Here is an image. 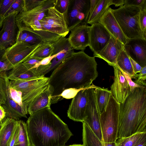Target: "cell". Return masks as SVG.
<instances>
[{"label":"cell","instance_id":"1","mask_svg":"<svg viewBox=\"0 0 146 146\" xmlns=\"http://www.w3.org/2000/svg\"><path fill=\"white\" fill-rule=\"evenodd\" d=\"M97 65L95 57L81 51L74 52L63 60L49 77L51 104L59 101V96L66 89L91 87L98 76Z\"/></svg>","mask_w":146,"mask_h":146},{"label":"cell","instance_id":"2","mask_svg":"<svg viewBox=\"0 0 146 146\" xmlns=\"http://www.w3.org/2000/svg\"><path fill=\"white\" fill-rule=\"evenodd\" d=\"M26 125L31 146H65L73 135L49 107L30 115Z\"/></svg>","mask_w":146,"mask_h":146},{"label":"cell","instance_id":"3","mask_svg":"<svg viewBox=\"0 0 146 146\" xmlns=\"http://www.w3.org/2000/svg\"><path fill=\"white\" fill-rule=\"evenodd\" d=\"M146 132V87H137L120 104L118 139Z\"/></svg>","mask_w":146,"mask_h":146},{"label":"cell","instance_id":"4","mask_svg":"<svg viewBox=\"0 0 146 146\" xmlns=\"http://www.w3.org/2000/svg\"><path fill=\"white\" fill-rule=\"evenodd\" d=\"M111 11L125 36L128 39H146L140 26L139 17L141 7L123 5Z\"/></svg>","mask_w":146,"mask_h":146},{"label":"cell","instance_id":"5","mask_svg":"<svg viewBox=\"0 0 146 146\" xmlns=\"http://www.w3.org/2000/svg\"><path fill=\"white\" fill-rule=\"evenodd\" d=\"M120 104L111 95L106 109L100 114L101 129L105 143H115L118 139Z\"/></svg>","mask_w":146,"mask_h":146},{"label":"cell","instance_id":"6","mask_svg":"<svg viewBox=\"0 0 146 146\" xmlns=\"http://www.w3.org/2000/svg\"><path fill=\"white\" fill-rule=\"evenodd\" d=\"M49 77L42 76L29 80H9L10 86L22 93L23 103L28 107L33 100L46 89Z\"/></svg>","mask_w":146,"mask_h":146},{"label":"cell","instance_id":"7","mask_svg":"<svg viewBox=\"0 0 146 146\" xmlns=\"http://www.w3.org/2000/svg\"><path fill=\"white\" fill-rule=\"evenodd\" d=\"M41 43L31 45L24 42H16L6 48L3 59L7 64L8 70L23 63Z\"/></svg>","mask_w":146,"mask_h":146},{"label":"cell","instance_id":"8","mask_svg":"<svg viewBox=\"0 0 146 146\" xmlns=\"http://www.w3.org/2000/svg\"><path fill=\"white\" fill-rule=\"evenodd\" d=\"M52 44L56 55L48 65L40 66L36 68H33L38 77L44 76L49 72L53 70L63 60L74 52V49L71 46L68 38L65 37H61Z\"/></svg>","mask_w":146,"mask_h":146},{"label":"cell","instance_id":"9","mask_svg":"<svg viewBox=\"0 0 146 146\" xmlns=\"http://www.w3.org/2000/svg\"><path fill=\"white\" fill-rule=\"evenodd\" d=\"M97 87L92 84V86L88 89V97L85 112L86 117L83 122L89 127L102 142H104L100 125V114L94 91Z\"/></svg>","mask_w":146,"mask_h":146},{"label":"cell","instance_id":"10","mask_svg":"<svg viewBox=\"0 0 146 146\" xmlns=\"http://www.w3.org/2000/svg\"><path fill=\"white\" fill-rule=\"evenodd\" d=\"M90 4V0H70L68 8L63 14L69 31L85 22Z\"/></svg>","mask_w":146,"mask_h":146},{"label":"cell","instance_id":"11","mask_svg":"<svg viewBox=\"0 0 146 146\" xmlns=\"http://www.w3.org/2000/svg\"><path fill=\"white\" fill-rule=\"evenodd\" d=\"M40 22L43 30L61 37H65L69 32L64 15L54 6L48 9L46 16Z\"/></svg>","mask_w":146,"mask_h":146},{"label":"cell","instance_id":"12","mask_svg":"<svg viewBox=\"0 0 146 146\" xmlns=\"http://www.w3.org/2000/svg\"><path fill=\"white\" fill-rule=\"evenodd\" d=\"M89 46L94 54L100 52L110 40L111 35L101 24L97 22L89 26Z\"/></svg>","mask_w":146,"mask_h":146},{"label":"cell","instance_id":"13","mask_svg":"<svg viewBox=\"0 0 146 146\" xmlns=\"http://www.w3.org/2000/svg\"><path fill=\"white\" fill-rule=\"evenodd\" d=\"M18 14L14 12L4 19L3 28L0 31V47L6 49L16 43L19 30L15 22Z\"/></svg>","mask_w":146,"mask_h":146},{"label":"cell","instance_id":"14","mask_svg":"<svg viewBox=\"0 0 146 146\" xmlns=\"http://www.w3.org/2000/svg\"><path fill=\"white\" fill-rule=\"evenodd\" d=\"M88 97V89L81 90L77 93L73 98L68 110V116L70 119L75 121L84 122Z\"/></svg>","mask_w":146,"mask_h":146},{"label":"cell","instance_id":"15","mask_svg":"<svg viewBox=\"0 0 146 146\" xmlns=\"http://www.w3.org/2000/svg\"><path fill=\"white\" fill-rule=\"evenodd\" d=\"M56 0H46L41 4L29 11H23L16 16L15 22L17 26L36 20L40 21L46 15L48 9L54 7Z\"/></svg>","mask_w":146,"mask_h":146},{"label":"cell","instance_id":"16","mask_svg":"<svg viewBox=\"0 0 146 146\" xmlns=\"http://www.w3.org/2000/svg\"><path fill=\"white\" fill-rule=\"evenodd\" d=\"M123 49L128 56L142 68L146 66V39H129Z\"/></svg>","mask_w":146,"mask_h":146},{"label":"cell","instance_id":"17","mask_svg":"<svg viewBox=\"0 0 146 146\" xmlns=\"http://www.w3.org/2000/svg\"><path fill=\"white\" fill-rule=\"evenodd\" d=\"M124 45L111 36L110 40L101 51L98 53L93 54L94 56L104 60L110 66L117 67V59L123 48Z\"/></svg>","mask_w":146,"mask_h":146},{"label":"cell","instance_id":"18","mask_svg":"<svg viewBox=\"0 0 146 146\" xmlns=\"http://www.w3.org/2000/svg\"><path fill=\"white\" fill-rule=\"evenodd\" d=\"M89 26L83 22L70 31L68 38L71 46L74 49L84 51L89 46Z\"/></svg>","mask_w":146,"mask_h":146},{"label":"cell","instance_id":"19","mask_svg":"<svg viewBox=\"0 0 146 146\" xmlns=\"http://www.w3.org/2000/svg\"><path fill=\"white\" fill-rule=\"evenodd\" d=\"M114 76L113 82L111 86V95L119 103H122L131 93L129 86L121 70L113 67Z\"/></svg>","mask_w":146,"mask_h":146},{"label":"cell","instance_id":"20","mask_svg":"<svg viewBox=\"0 0 146 146\" xmlns=\"http://www.w3.org/2000/svg\"><path fill=\"white\" fill-rule=\"evenodd\" d=\"M98 22L102 25L111 36L124 45L129 39L123 33L113 15L111 8L110 7L108 8Z\"/></svg>","mask_w":146,"mask_h":146},{"label":"cell","instance_id":"21","mask_svg":"<svg viewBox=\"0 0 146 146\" xmlns=\"http://www.w3.org/2000/svg\"><path fill=\"white\" fill-rule=\"evenodd\" d=\"M51 94L48 86L47 88L38 95L28 107V113L30 115L46 107H50Z\"/></svg>","mask_w":146,"mask_h":146},{"label":"cell","instance_id":"22","mask_svg":"<svg viewBox=\"0 0 146 146\" xmlns=\"http://www.w3.org/2000/svg\"><path fill=\"white\" fill-rule=\"evenodd\" d=\"M40 76H37L34 69H29L23 63L15 66L7 75L9 80H29Z\"/></svg>","mask_w":146,"mask_h":146},{"label":"cell","instance_id":"23","mask_svg":"<svg viewBox=\"0 0 146 146\" xmlns=\"http://www.w3.org/2000/svg\"><path fill=\"white\" fill-rule=\"evenodd\" d=\"M82 123L83 146H114L115 143L102 142L85 123L83 122Z\"/></svg>","mask_w":146,"mask_h":146},{"label":"cell","instance_id":"24","mask_svg":"<svg viewBox=\"0 0 146 146\" xmlns=\"http://www.w3.org/2000/svg\"><path fill=\"white\" fill-rule=\"evenodd\" d=\"M17 121L8 118L5 119L0 130V146H7L15 128Z\"/></svg>","mask_w":146,"mask_h":146},{"label":"cell","instance_id":"25","mask_svg":"<svg viewBox=\"0 0 146 146\" xmlns=\"http://www.w3.org/2000/svg\"><path fill=\"white\" fill-rule=\"evenodd\" d=\"M117 64L116 67L124 72L131 78H137L138 74L134 73L129 56L123 48L117 57Z\"/></svg>","mask_w":146,"mask_h":146},{"label":"cell","instance_id":"26","mask_svg":"<svg viewBox=\"0 0 146 146\" xmlns=\"http://www.w3.org/2000/svg\"><path fill=\"white\" fill-rule=\"evenodd\" d=\"M111 5V0H98L92 12L88 19L87 24L92 25L98 22L100 18Z\"/></svg>","mask_w":146,"mask_h":146},{"label":"cell","instance_id":"27","mask_svg":"<svg viewBox=\"0 0 146 146\" xmlns=\"http://www.w3.org/2000/svg\"><path fill=\"white\" fill-rule=\"evenodd\" d=\"M94 91L97 104L101 114L106 109L111 93L110 90L107 88H102L98 86L94 88Z\"/></svg>","mask_w":146,"mask_h":146},{"label":"cell","instance_id":"28","mask_svg":"<svg viewBox=\"0 0 146 146\" xmlns=\"http://www.w3.org/2000/svg\"><path fill=\"white\" fill-rule=\"evenodd\" d=\"M53 49L52 43L43 42L33 52L30 56L43 59L51 56Z\"/></svg>","mask_w":146,"mask_h":146},{"label":"cell","instance_id":"29","mask_svg":"<svg viewBox=\"0 0 146 146\" xmlns=\"http://www.w3.org/2000/svg\"><path fill=\"white\" fill-rule=\"evenodd\" d=\"M146 137V132L136 133L128 137L117 140L119 146H135Z\"/></svg>","mask_w":146,"mask_h":146},{"label":"cell","instance_id":"30","mask_svg":"<svg viewBox=\"0 0 146 146\" xmlns=\"http://www.w3.org/2000/svg\"><path fill=\"white\" fill-rule=\"evenodd\" d=\"M18 121L19 126V134L17 140L14 146H31L26 123L21 120Z\"/></svg>","mask_w":146,"mask_h":146},{"label":"cell","instance_id":"31","mask_svg":"<svg viewBox=\"0 0 146 146\" xmlns=\"http://www.w3.org/2000/svg\"><path fill=\"white\" fill-rule=\"evenodd\" d=\"M23 5L24 0H14L4 19L12 13L16 12L18 14L22 12L23 10Z\"/></svg>","mask_w":146,"mask_h":146},{"label":"cell","instance_id":"32","mask_svg":"<svg viewBox=\"0 0 146 146\" xmlns=\"http://www.w3.org/2000/svg\"><path fill=\"white\" fill-rule=\"evenodd\" d=\"M6 72L0 74V105L4 104L6 99V84L5 76Z\"/></svg>","mask_w":146,"mask_h":146},{"label":"cell","instance_id":"33","mask_svg":"<svg viewBox=\"0 0 146 146\" xmlns=\"http://www.w3.org/2000/svg\"><path fill=\"white\" fill-rule=\"evenodd\" d=\"M139 21L141 29L146 36V1L141 6Z\"/></svg>","mask_w":146,"mask_h":146},{"label":"cell","instance_id":"34","mask_svg":"<svg viewBox=\"0 0 146 146\" xmlns=\"http://www.w3.org/2000/svg\"><path fill=\"white\" fill-rule=\"evenodd\" d=\"M46 0H24L23 11H30L43 3Z\"/></svg>","mask_w":146,"mask_h":146},{"label":"cell","instance_id":"35","mask_svg":"<svg viewBox=\"0 0 146 146\" xmlns=\"http://www.w3.org/2000/svg\"><path fill=\"white\" fill-rule=\"evenodd\" d=\"M83 89H84L69 88L66 89L64 90L59 96L58 101H60L64 98L67 99L73 98L79 91Z\"/></svg>","mask_w":146,"mask_h":146},{"label":"cell","instance_id":"36","mask_svg":"<svg viewBox=\"0 0 146 146\" xmlns=\"http://www.w3.org/2000/svg\"><path fill=\"white\" fill-rule=\"evenodd\" d=\"M70 0H56L54 7L60 13L64 14L66 11Z\"/></svg>","mask_w":146,"mask_h":146},{"label":"cell","instance_id":"37","mask_svg":"<svg viewBox=\"0 0 146 146\" xmlns=\"http://www.w3.org/2000/svg\"><path fill=\"white\" fill-rule=\"evenodd\" d=\"M139 73V74H138L137 78L134 82L139 86L146 87V66L143 67Z\"/></svg>","mask_w":146,"mask_h":146},{"label":"cell","instance_id":"38","mask_svg":"<svg viewBox=\"0 0 146 146\" xmlns=\"http://www.w3.org/2000/svg\"><path fill=\"white\" fill-rule=\"evenodd\" d=\"M14 0H3L0 6V15L4 19L6 13L10 9Z\"/></svg>","mask_w":146,"mask_h":146},{"label":"cell","instance_id":"39","mask_svg":"<svg viewBox=\"0 0 146 146\" xmlns=\"http://www.w3.org/2000/svg\"><path fill=\"white\" fill-rule=\"evenodd\" d=\"M24 42L31 45L39 44L44 42L40 37L30 32L29 33L28 35Z\"/></svg>","mask_w":146,"mask_h":146},{"label":"cell","instance_id":"40","mask_svg":"<svg viewBox=\"0 0 146 146\" xmlns=\"http://www.w3.org/2000/svg\"><path fill=\"white\" fill-rule=\"evenodd\" d=\"M43 59L29 56L23 63L29 69H33L36 64H38Z\"/></svg>","mask_w":146,"mask_h":146},{"label":"cell","instance_id":"41","mask_svg":"<svg viewBox=\"0 0 146 146\" xmlns=\"http://www.w3.org/2000/svg\"><path fill=\"white\" fill-rule=\"evenodd\" d=\"M19 126L18 120L14 132L8 143L7 146H14L17 141L19 134Z\"/></svg>","mask_w":146,"mask_h":146},{"label":"cell","instance_id":"42","mask_svg":"<svg viewBox=\"0 0 146 146\" xmlns=\"http://www.w3.org/2000/svg\"><path fill=\"white\" fill-rule=\"evenodd\" d=\"M5 49L0 47V74L8 70L7 66L3 59Z\"/></svg>","mask_w":146,"mask_h":146},{"label":"cell","instance_id":"43","mask_svg":"<svg viewBox=\"0 0 146 146\" xmlns=\"http://www.w3.org/2000/svg\"><path fill=\"white\" fill-rule=\"evenodd\" d=\"M120 70L121 71L129 86L131 92H132L133 91L135 88H136L143 87V86H139L135 84L132 80L131 78L128 75L121 70Z\"/></svg>","mask_w":146,"mask_h":146},{"label":"cell","instance_id":"44","mask_svg":"<svg viewBox=\"0 0 146 146\" xmlns=\"http://www.w3.org/2000/svg\"><path fill=\"white\" fill-rule=\"evenodd\" d=\"M29 33L26 31L19 30L16 42H24L28 35Z\"/></svg>","mask_w":146,"mask_h":146},{"label":"cell","instance_id":"45","mask_svg":"<svg viewBox=\"0 0 146 146\" xmlns=\"http://www.w3.org/2000/svg\"><path fill=\"white\" fill-rule=\"evenodd\" d=\"M146 0H125L124 5L141 6Z\"/></svg>","mask_w":146,"mask_h":146},{"label":"cell","instance_id":"46","mask_svg":"<svg viewBox=\"0 0 146 146\" xmlns=\"http://www.w3.org/2000/svg\"><path fill=\"white\" fill-rule=\"evenodd\" d=\"M98 1V0H90V4L89 8L88 11L86 15L85 20V22L86 24L88 19L92 12Z\"/></svg>","mask_w":146,"mask_h":146},{"label":"cell","instance_id":"47","mask_svg":"<svg viewBox=\"0 0 146 146\" xmlns=\"http://www.w3.org/2000/svg\"><path fill=\"white\" fill-rule=\"evenodd\" d=\"M132 66L135 74L139 73L141 70L142 67L135 61L129 57Z\"/></svg>","mask_w":146,"mask_h":146},{"label":"cell","instance_id":"48","mask_svg":"<svg viewBox=\"0 0 146 146\" xmlns=\"http://www.w3.org/2000/svg\"><path fill=\"white\" fill-rule=\"evenodd\" d=\"M6 113L2 105H0V124H3L6 118Z\"/></svg>","mask_w":146,"mask_h":146},{"label":"cell","instance_id":"49","mask_svg":"<svg viewBox=\"0 0 146 146\" xmlns=\"http://www.w3.org/2000/svg\"><path fill=\"white\" fill-rule=\"evenodd\" d=\"M125 1V0H111V5H114L115 7L122 6Z\"/></svg>","mask_w":146,"mask_h":146},{"label":"cell","instance_id":"50","mask_svg":"<svg viewBox=\"0 0 146 146\" xmlns=\"http://www.w3.org/2000/svg\"><path fill=\"white\" fill-rule=\"evenodd\" d=\"M135 146H146V137L144 138L140 142Z\"/></svg>","mask_w":146,"mask_h":146},{"label":"cell","instance_id":"51","mask_svg":"<svg viewBox=\"0 0 146 146\" xmlns=\"http://www.w3.org/2000/svg\"><path fill=\"white\" fill-rule=\"evenodd\" d=\"M3 0H0V6L1 3L2 1ZM3 19L1 17L0 15V28L2 27L3 25Z\"/></svg>","mask_w":146,"mask_h":146},{"label":"cell","instance_id":"52","mask_svg":"<svg viewBox=\"0 0 146 146\" xmlns=\"http://www.w3.org/2000/svg\"><path fill=\"white\" fill-rule=\"evenodd\" d=\"M83 146L81 144H73L72 145H70L69 146Z\"/></svg>","mask_w":146,"mask_h":146},{"label":"cell","instance_id":"53","mask_svg":"<svg viewBox=\"0 0 146 146\" xmlns=\"http://www.w3.org/2000/svg\"><path fill=\"white\" fill-rule=\"evenodd\" d=\"M114 146H119V144L117 141L115 143Z\"/></svg>","mask_w":146,"mask_h":146},{"label":"cell","instance_id":"54","mask_svg":"<svg viewBox=\"0 0 146 146\" xmlns=\"http://www.w3.org/2000/svg\"><path fill=\"white\" fill-rule=\"evenodd\" d=\"M2 125H3V124H0V130L1 129L2 127Z\"/></svg>","mask_w":146,"mask_h":146}]
</instances>
